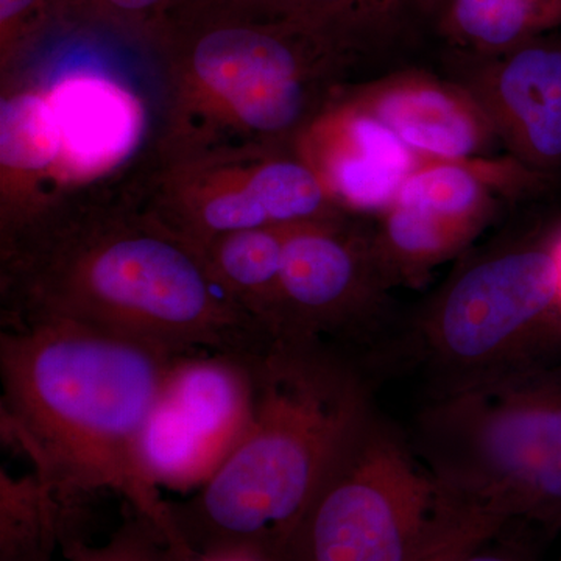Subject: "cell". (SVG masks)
I'll return each mask as SVG.
<instances>
[{"instance_id":"1","label":"cell","mask_w":561,"mask_h":561,"mask_svg":"<svg viewBox=\"0 0 561 561\" xmlns=\"http://www.w3.org/2000/svg\"><path fill=\"white\" fill-rule=\"evenodd\" d=\"M2 327L60 319L171 354L251 356L268 328L153 214L50 213L2 247Z\"/></svg>"},{"instance_id":"2","label":"cell","mask_w":561,"mask_h":561,"mask_svg":"<svg viewBox=\"0 0 561 561\" xmlns=\"http://www.w3.org/2000/svg\"><path fill=\"white\" fill-rule=\"evenodd\" d=\"M173 356L70 320L3 327L0 430L76 518L91 496L113 491L191 561L142 461L144 431Z\"/></svg>"},{"instance_id":"3","label":"cell","mask_w":561,"mask_h":561,"mask_svg":"<svg viewBox=\"0 0 561 561\" xmlns=\"http://www.w3.org/2000/svg\"><path fill=\"white\" fill-rule=\"evenodd\" d=\"M254 409L227 460L187 501L169 502L195 556L283 561L291 534L360 416L370 386L345 351L275 337L253 356Z\"/></svg>"},{"instance_id":"4","label":"cell","mask_w":561,"mask_h":561,"mask_svg":"<svg viewBox=\"0 0 561 561\" xmlns=\"http://www.w3.org/2000/svg\"><path fill=\"white\" fill-rule=\"evenodd\" d=\"M157 36L176 88V160L210 153L220 136L243 149L295 140L351 57L327 33L245 0L169 18Z\"/></svg>"},{"instance_id":"5","label":"cell","mask_w":561,"mask_h":561,"mask_svg":"<svg viewBox=\"0 0 561 561\" xmlns=\"http://www.w3.org/2000/svg\"><path fill=\"white\" fill-rule=\"evenodd\" d=\"M412 443L453 500L561 530V364L529 362L434 393Z\"/></svg>"},{"instance_id":"6","label":"cell","mask_w":561,"mask_h":561,"mask_svg":"<svg viewBox=\"0 0 561 561\" xmlns=\"http://www.w3.org/2000/svg\"><path fill=\"white\" fill-rule=\"evenodd\" d=\"M448 505L413 443L371 404L313 493L283 561H413Z\"/></svg>"},{"instance_id":"7","label":"cell","mask_w":561,"mask_h":561,"mask_svg":"<svg viewBox=\"0 0 561 561\" xmlns=\"http://www.w3.org/2000/svg\"><path fill=\"white\" fill-rule=\"evenodd\" d=\"M557 319L551 242L507 247L463 265L442 287L416 323L415 351L440 393L537 360L535 346Z\"/></svg>"},{"instance_id":"8","label":"cell","mask_w":561,"mask_h":561,"mask_svg":"<svg viewBox=\"0 0 561 561\" xmlns=\"http://www.w3.org/2000/svg\"><path fill=\"white\" fill-rule=\"evenodd\" d=\"M393 287L373 232L346 227L341 216L295 225L284 250L273 337L342 351L364 345L378 331Z\"/></svg>"},{"instance_id":"9","label":"cell","mask_w":561,"mask_h":561,"mask_svg":"<svg viewBox=\"0 0 561 561\" xmlns=\"http://www.w3.org/2000/svg\"><path fill=\"white\" fill-rule=\"evenodd\" d=\"M253 356L197 351L173 356L142 437L154 486L202 489L249 430Z\"/></svg>"},{"instance_id":"10","label":"cell","mask_w":561,"mask_h":561,"mask_svg":"<svg viewBox=\"0 0 561 561\" xmlns=\"http://www.w3.org/2000/svg\"><path fill=\"white\" fill-rule=\"evenodd\" d=\"M459 83L524 168L561 171V39L541 36L494 57L465 55Z\"/></svg>"},{"instance_id":"11","label":"cell","mask_w":561,"mask_h":561,"mask_svg":"<svg viewBox=\"0 0 561 561\" xmlns=\"http://www.w3.org/2000/svg\"><path fill=\"white\" fill-rule=\"evenodd\" d=\"M295 154L339 209L381 214L424 158L348 99L328 105L295 138Z\"/></svg>"},{"instance_id":"12","label":"cell","mask_w":561,"mask_h":561,"mask_svg":"<svg viewBox=\"0 0 561 561\" xmlns=\"http://www.w3.org/2000/svg\"><path fill=\"white\" fill-rule=\"evenodd\" d=\"M346 99L424 160L485 158L500 142L481 105L459 81L404 70L370 81Z\"/></svg>"},{"instance_id":"13","label":"cell","mask_w":561,"mask_h":561,"mask_svg":"<svg viewBox=\"0 0 561 561\" xmlns=\"http://www.w3.org/2000/svg\"><path fill=\"white\" fill-rule=\"evenodd\" d=\"M57 127L58 190L83 186L131 158L146 130L142 103L102 73L70 72L44 90Z\"/></svg>"},{"instance_id":"14","label":"cell","mask_w":561,"mask_h":561,"mask_svg":"<svg viewBox=\"0 0 561 561\" xmlns=\"http://www.w3.org/2000/svg\"><path fill=\"white\" fill-rule=\"evenodd\" d=\"M443 38L470 57H494L561 27V0H434Z\"/></svg>"},{"instance_id":"15","label":"cell","mask_w":561,"mask_h":561,"mask_svg":"<svg viewBox=\"0 0 561 561\" xmlns=\"http://www.w3.org/2000/svg\"><path fill=\"white\" fill-rule=\"evenodd\" d=\"M76 522L38 472L13 478L0 470V561H50L76 535Z\"/></svg>"},{"instance_id":"16","label":"cell","mask_w":561,"mask_h":561,"mask_svg":"<svg viewBox=\"0 0 561 561\" xmlns=\"http://www.w3.org/2000/svg\"><path fill=\"white\" fill-rule=\"evenodd\" d=\"M294 227L287 225L228 232L202 245L206 260L221 283L271 332L284 250Z\"/></svg>"},{"instance_id":"17","label":"cell","mask_w":561,"mask_h":561,"mask_svg":"<svg viewBox=\"0 0 561 561\" xmlns=\"http://www.w3.org/2000/svg\"><path fill=\"white\" fill-rule=\"evenodd\" d=\"M479 234L474 228L432 216L423 210L391 205L373 232L376 250L394 286L420 283L443 262L453 260Z\"/></svg>"},{"instance_id":"18","label":"cell","mask_w":561,"mask_h":561,"mask_svg":"<svg viewBox=\"0 0 561 561\" xmlns=\"http://www.w3.org/2000/svg\"><path fill=\"white\" fill-rule=\"evenodd\" d=\"M434 0H276L286 16L327 33L354 54L390 43L413 21L430 18Z\"/></svg>"},{"instance_id":"19","label":"cell","mask_w":561,"mask_h":561,"mask_svg":"<svg viewBox=\"0 0 561 561\" xmlns=\"http://www.w3.org/2000/svg\"><path fill=\"white\" fill-rule=\"evenodd\" d=\"M61 549L68 561H184L157 524L133 511L105 546H88L72 535Z\"/></svg>"},{"instance_id":"20","label":"cell","mask_w":561,"mask_h":561,"mask_svg":"<svg viewBox=\"0 0 561 561\" xmlns=\"http://www.w3.org/2000/svg\"><path fill=\"white\" fill-rule=\"evenodd\" d=\"M507 524L489 508L449 497L440 524L413 561H461Z\"/></svg>"},{"instance_id":"21","label":"cell","mask_w":561,"mask_h":561,"mask_svg":"<svg viewBox=\"0 0 561 561\" xmlns=\"http://www.w3.org/2000/svg\"><path fill=\"white\" fill-rule=\"evenodd\" d=\"M70 3L76 5V0H0L2 68L10 66Z\"/></svg>"},{"instance_id":"22","label":"cell","mask_w":561,"mask_h":561,"mask_svg":"<svg viewBox=\"0 0 561 561\" xmlns=\"http://www.w3.org/2000/svg\"><path fill=\"white\" fill-rule=\"evenodd\" d=\"M76 5L114 27L157 36L168 21L172 0H76Z\"/></svg>"},{"instance_id":"23","label":"cell","mask_w":561,"mask_h":561,"mask_svg":"<svg viewBox=\"0 0 561 561\" xmlns=\"http://www.w3.org/2000/svg\"><path fill=\"white\" fill-rule=\"evenodd\" d=\"M511 527L512 523L507 524L461 561H537L534 545L526 531H519V523L516 529Z\"/></svg>"},{"instance_id":"24","label":"cell","mask_w":561,"mask_h":561,"mask_svg":"<svg viewBox=\"0 0 561 561\" xmlns=\"http://www.w3.org/2000/svg\"><path fill=\"white\" fill-rule=\"evenodd\" d=\"M238 2V0H172L169 18L180 16V14L195 13V11L214 9V7L227 5V3ZM261 2L273 3V0H261Z\"/></svg>"},{"instance_id":"25","label":"cell","mask_w":561,"mask_h":561,"mask_svg":"<svg viewBox=\"0 0 561 561\" xmlns=\"http://www.w3.org/2000/svg\"><path fill=\"white\" fill-rule=\"evenodd\" d=\"M191 561H260L241 553H219V556H195Z\"/></svg>"},{"instance_id":"26","label":"cell","mask_w":561,"mask_h":561,"mask_svg":"<svg viewBox=\"0 0 561 561\" xmlns=\"http://www.w3.org/2000/svg\"><path fill=\"white\" fill-rule=\"evenodd\" d=\"M551 247H552V251H553V256H556L557 267H559V273H560V312H561V232H559V236H556V238L552 239Z\"/></svg>"},{"instance_id":"27","label":"cell","mask_w":561,"mask_h":561,"mask_svg":"<svg viewBox=\"0 0 561 561\" xmlns=\"http://www.w3.org/2000/svg\"><path fill=\"white\" fill-rule=\"evenodd\" d=\"M560 561H561V559H560Z\"/></svg>"}]
</instances>
